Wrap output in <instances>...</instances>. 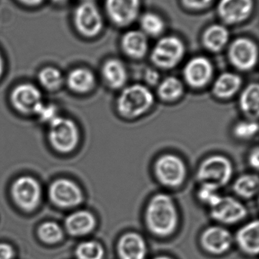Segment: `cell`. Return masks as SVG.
Returning <instances> with one entry per match:
<instances>
[{"mask_svg": "<svg viewBox=\"0 0 259 259\" xmlns=\"http://www.w3.org/2000/svg\"><path fill=\"white\" fill-rule=\"evenodd\" d=\"M200 243L204 250L214 255L228 252L232 247L234 237L226 228L211 226L206 228L200 237Z\"/></svg>", "mask_w": 259, "mask_h": 259, "instance_id": "obj_11", "label": "cell"}, {"mask_svg": "<svg viewBox=\"0 0 259 259\" xmlns=\"http://www.w3.org/2000/svg\"><path fill=\"white\" fill-rule=\"evenodd\" d=\"M236 243L243 253L255 256L259 252V222L252 221L238 230L235 236Z\"/></svg>", "mask_w": 259, "mask_h": 259, "instance_id": "obj_18", "label": "cell"}, {"mask_svg": "<svg viewBox=\"0 0 259 259\" xmlns=\"http://www.w3.org/2000/svg\"><path fill=\"white\" fill-rule=\"evenodd\" d=\"M35 114L39 117L41 121L48 123L49 124L53 120L59 117L57 115V110L55 106H52V105H44V103L39 106Z\"/></svg>", "mask_w": 259, "mask_h": 259, "instance_id": "obj_34", "label": "cell"}, {"mask_svg": "<svg viewBox=\"0 0 259 259\" xmlns=\"http://www.w3.org/2000/svg\"><path fill=\"white\" fill-rule=\"evenodd\" d=\"M212 64L203 56L195 57L189 61L183 69V77L189 86L201 89L209 83L212 78Z\"/></svg>", "mask_w": 259, "mask_h": 259, "instance_id": "obj_13", "label": "cell"}, {"mask_svg": "<svg viewBox=\"0 0 259 259\" xmlns=\"http://www.w3.org/2000/svg\"><path fill=\"white\" fill-rule=\"evenodd\" d=\"M249 163L252 168L258 170L259 166V151L258 148L255 147L251 151L249 155Z\"/></svg>", "mask_w": 259, "mask_h": 259, "instance_id": "obj_39", "label": "cell"}, {"mask_svg": "<svg viewBox=\"0 0 259 259\" xmlns=\"http://www.w3.org/2000/svg\"><path fill=\"white\" fill-rule=\"evenodd\" d=\"M155 103L152 91L142 84H133L123 90L117 101L119 114L126 119H135L149 112Z\"/></svg>", "mask_w": 259, "mask_h": 259, "instance_id": "obj_2", "label": "cell"}, {"mask_svg": "<svg viewBox=\"0 0 259 259\" xmlns=\"http://www.w3.org/2000/svg\"><path fill=\"white\" fill-rule=\"evenodd\" d=\"M230 62L240 71H249L258 62V48L255 42L246 38H239L230 47Z\"/></svg>", "mask_w": 259, "mask_h": 259, "instance_id": "obj_9", "label": "cell"}, {"mask_svg": "<svg viewBox=\"0 0 259 259\" xmlns=\"http://www.w3.org/2000/svg\"><path fill=\"white\" fill-rule=\"evenodd\" d=\"M144 80L147 84L151 86H156L159 84L160 74L156 70L147 69L144 74Z\"/></svg>", "mask_w": 259, "mask_h": 259, "instance_id": "obj_36", "label": "cell"}, {"mask_svg": "<svg viewBox=\"0 0 259 259\" xmlns=\"http://www.w3.org/2000/svg\"><path fill=\"white\" fill-rule=\"evenodd\" d=\"M12 195L15 203L25 211H32L39 205L41 190L36 180L21 177L14 182Z\"/></svg>", "mask_w": 259, "mask_h": 259, "instance_id": "obj_8", "label": "cell"}, {"mask_svg": "<svg viewBox=\"0 0 259 259\" xmlns=\"http://www.w3.org/2000/svg\"><path fill=\"white\" fill-rule=\"evenodd\" d=\"M52 4L56 6H65L69 4L71 0H48Z\"/></svg>", "mask_w": 259, "mask_h": 259, "instance_id": "obj_40", "label": "cell"}, {"mask_svg": "<svg viewBox=\"0 0 259 259\" xmlns=\"http://www.w3.org/2000/svg\"><path fill=\"white\" fill-rule=\"evenodd\" d=\"M185 55V46L179 38L167 36L158 41L152 50L151 59L158 68L168 70L175 68Z\"/></svg>", "mask_w": 259, "mask_h": 259, "instance_id": "obj_6", "label": "cell"}, {"mask_svg": "<svg viewBox=\"0 0 259 259\" xmlns=\"http://www.w3.org/2000/svg\"><path fill=\"white\" fill-rule=\"evenodd\" d=\"M258 131L257 122L253 121H243L237 123L233 129V133L236 138L242 140H251Z\"/></svg>", "mask_w": 259, "mask_h": 259, "instance_id": "obj_32", "label": "cell"}, {"mask_svg": "<svg viewBox=\"0 0 259 259\" xmlns=\"http://www.w3.org/2000/svg\"><path fill=\"white\" fill-rule=\"evenodd\" d=\"M229 32L225 26H210L204 33V46L210 51L217 53L225 48L229 40Z\"/></svg>", "mask_w": 259, "mask_h": 259, "instance_id": "obj_25", "label": "cell"}, {"mask_svg": "<svg viewBox=\"0 0 259 259\" xmlns=\"http://www.w3.org/2000/svg\"><path fill=\"white\" fill-rule=\"evenodd\" d=\"M239 104L242 112L250 119H257L259 112V87L257 83L248 85L240 95Z\"/></svg>", "mask_w": 259, "mask_h": 259, "instance_id": "obj_24", "label": "cell"}, {"mask_svg": "<svg viewBox=\"0 0 259 259\" xmlns=\"http://www.w3.org/2000/svg\"><path fill=\"white\" fill-rule=\"evenodd\" d=\"M154 171L157 180L164 187L176 188L180 187L187 176L185 162L178 155L165 154L155 161Z\"/></svg>", "mask_w": 259, "mask_h": 259, "instance_id": "obj_5", "label": "cell"}, {"mask_svg": "<svg viewBox=\"0 0 259 259\" xmlns=\"http://www.w3.org/2000/svg\"><path fill=\"white\" fill-rule=\"evenodd\" d=\"M105 8L114 24L125 27L133 23L138 17L140 0H106Z\"/></svg>", "mask_w": 259, "mask_h": 259, "instance_id": "obj_14", "label": "cell"}, {"mask_svg": "<svg viewBox=\"0 0 259 259\" xmlns=\"http://www.w3.org/2000/svg\"><path fill=\"white\" fill-rule=\"evenodd\" d=\"M123 51L132 59H139L144 57L149 50L147 36L139 30H130L122 39Z\"/></svg>", "mask_w": 259, "mask_h": 259, "instance_id": "obj_21", "label": "cell"}, {"mask_svg": "<svg viewBox=\"0 0 259 259\" xmlns=\"http://www.w3.org/2000/svg\"><path fill=\"white\" fill-rule=\"evenodd\" d=\"M252 0H220L217 7L219 16L228 24H237L252 13Z\"/></svg>", "mask_w": 259, "mask_h": 259, "instance_id": "obj_17", "label": "cell"}, {"mask_svg": "<svg viewBox=\"0 0 259 259\" xmlns=\"http://www.w3.org/2000/svg\"><path fill=\"white\" fill-rule=\"evenodd\" d=\"M49 196L50 200L60 208H73L83 201L80 187L67 179L55 181L49 189Z\"/></svg>", "mask_w": 259, "mask_h": 259, "instance_id": "obj_10", "label": "cell"}, {"mask_svg": "<svg viewBox=\"0 0 259 259\" xmlns=\"http://www.w3.org/2000/svg\"><path fill=\"white\" fill-rule=\"evenodd\" d=\"M259 179L258 175H243L234 182L233 189L237 196L244 199H252L258 193Z\"/></svg>", "mask_w": 259, "mask_h": 259, "instance_id": "obj_27", "label": "cell"}, {"mask_svg": "<svg viewBox=\"0 0 259 259\" xmlns=\"http://www.w3.org/2000/svg\"><path fill=\"white\" fill-rule=\"evenodd\" d=\"M67 84L71 91L79 94L89 92L95 85L94 74L87 68H78L68 73Z\"/></svg>", "mask_w": 259, "mask_h": 259, "instance_id": "obj_23", "label": "cell"}, {"mask_svg": "<svg viewBox=\"0 0 259 259\" xmlns=\"http://www.w3.org/2000/svg\"><path fill=\"white\" fill-rule=\"evenodd\" d=\"M102 75L111 89H120L127 80V71L124 64L117 59L106 61L102 67Z\"/></svg>", "mask_w": 259, "mask_h": 259, "instance_id": "obj_22", "label": "cell"}, {"mask_svg": "<svg viewBox=\"0 0 259 259\" xmlns=\"http://www.w3.org/2000/svg\"><path fill=\"white\" fill-rule=\"evenodd\" d=\"M71 24L75 31L81 37L94 39L103 30V17L95 3L81 2L73 9Z\"/></svg>", "mask_w": 259, "mask_h": 259, "instance_id": "obj_4", "label": "cell"}, {"mask_svg": "<svg viewBox=\"0 0 259 259\" xmlns=\"http://www.w3.org/2000/svg\"><path fill=\"white\" fill-rule=\"evenodd\" d=\"M40 83L46 89L53 91L59 89L63 82V76L57 68L47 67L40 71L38 75Z\"/></svg>", "mask_w": 259, "mask_h": 259, "instance_id": "obj_29", "label": "cell"}, {"mask_svg": "<svg viewBox=\"0 0 259 259\" xmlns=\"http://www.w3.org/2000/svg\"><path fill=\"white\" fill-rule=\"evenodd\" d=\"M142 32L147 36H158L164 31V21L159 15L154 13H146L140 20Z\"/></svg>", "mask_w": 259, "mask_h": 259, "instance_id": "obj_28", "label": "cell"}, {"mask_svg": "<svg viewBox=\"0 0 259 259\" xmlns=\"http://www.w3.org/2000/svg\"><path fill=\"white\" fill-rule=\"evenodd\" d=\"M247 215L246 206L231 196H222L217 205L211 208L214 220L224 225H234L244 220Z\"/></svg>", "mask_w": 259, "mask_h": 259, "instance_id": "obj_12", "label": "cell"}, {"mask_svg": "<svg viewBox=\"0 0 259 259\" xmlns=\"http://www.w3.org/2000/svg\"><path fill=\"white\" fill-rule=\"evenodd\" d=\"M67 231L72 236H85L94 231L96 219L88 211H79L70 214L65 220Z\"/></svg>", "mask_w": 259, "mask_h": 259, "instance_id": "obj_20", "label": "cell"}, {"mask_svg": "<svg viewBox=\"0 0 259 259\" xmlns=\"http://www.w3.org/2000/svg\"><path fill=\"white\" fill-rule=\"evenodd\" d=\"M144 221L153 235L167 237L174 234L179 224V214L171 196L161 193L152 196L146 206Z\"/></svg>", "mask_w": 259, "mask_h": 259, "instance_id": "obj_1", "label": "cell"}, {"mask_svg": "<svg viewBox=\"0 0 259 259\" xmlns=\"http://www.w3.org/2000/svg\"><path fill=\"white\" fill-rule=\"evenodd\" d=\"M14 256V250L10 245L0 243V259H12Z\"/></svg>", "mask_w": 259, "mask_h": 259, "instance_id": "obj_38", "label": "cell"}, {"mask_svg": "<svg viewBox=\"0 0 259 259\" xmlns=\"http://www.w3.org/2000/svg\"><path fill=\"white\" fill-rule=\"evenodd\" d=\"M38 235L42 241L47 243H55L62 240V229L55 222H45L42 224L38 230Z\"/></svg>", "mask_w": 259, "mask_h": 259, "instance_id": "obj_31", "label": "cell"}, {"mask_svg": "<svg viewBox=\"0 0 259 259\" xmlns=\"http://www.w3.org/2000/svg\"><path fill=\"white\" fill-rule=\"evenodd\" d=\"M78 259H103L104 249L100 243L86 241L79 245L76 252Z\"/></svg>", "mask_w": 259, "mask_h": 259, "instance_id": "obj_30", "label": "cell"}, {"mask_svg": "<svg viewBox=\"0 0 259 259\" xmlns=\"http://www.w3.org/2000/svg\"><path fill=\"white\" fill-rule=\"evenodd\" d=\"M153 259H173L170 257L166 256V255H160V256L155 257Z\"/></svg>", "mask_w": 259, "mask_h": 259, "instance_id": "obj_42", "label": "cell"}, {"mask_svg": "<svg viewBox=\"0 0 259 259\" xmlns=\"http://www.w3.org/2000/svg\"><path fill=\"white\" fill-rule=\"evenodd\" d=\"M222 196L218 193V190L211 187L200 186L198 192V198L202 203L208 205L210 208L218 203Z\"/></svg>", "mask_w": 259, "mask_h": 259, "instance_id": "obj_33", "label": "cell"}, {"mask_svg": "<svg viewBox=\"0 0 259 259\" xmlns=\"http://www.w3.org/2000/svg\"><path fill=\"white\" fill-rule=\"evenodd\" d=\"M233 174L234 166L229 158L225 155H213L199 164L196 179L200 186L218 190L231 181Z\"/></svg>", "mask_w": 259, "mask_h": 259, "instance_id": "obj_3", "label": "cell"}, {"mask_svg": "<svg viewBox=\"0 0 259 259\" xmlns=\"http://www.w3.org/2000/svg\"><path fill=\"white\" fill-rule=\"evenodd\" d=\"M183 93V84L176 77H166L158 84V97L164 102L176 101L181 98Z\"/></svg>", "mask_w": 259, "mask_h": 259, "instance_id": "obj_26", "label": "cell"}, {"mask_svg": "<svg viewBox=\"0 0 259 259\" xmlns=\"http://www.w3.org/2000/svg\"><path fill=\"white\" fill-rule=\"evenodd\" d=\"M117 252L120 259H145L147 244L141 234L128 232L119 239Z\"/></svg>", "mask_w": 259, "mask_h": 259, "instance_id": "obj_16", "label": "cell"}, {"mask_svg": "<svg viewBox=\"0 0 259 259\" xmlns=\"http://www.w3.org/2000/svg\"><path fill=\"white\" fill-rule=\"evenodd\" d=\"M14 107L23 113H34L42 104L41 92L31 84H21L13 90L11 96Z\"/></svg>", "mask_w": 259, "mask_h": 259, "instance_id": "obj_15", "label": "cell"}, {"mask_svg": "<svg viewBox=\"0 0 259 259\" xmlns=\"http://www.w3.org/2000/svg\"><path fill=\"white\" fill-rule=\"evenodd\" d=\"M242 86V78L238 74L225 72L220 74L212 87L214 97L220 100H229L236 95Z\"/></svg>", "mask_w": 259, "mask_h": 259, "instance_id": "obj_19", "label": "cell"}, {"mask_svg": "<svg viewBox=\"0 0 259 259\" xmlns=\"http://www.w3.org/2000/svg\"><path fill=\"white\" fill-rule=\"evenodd\" d=\"M49 125V140L56 150L67 153L76 148L79 142V130L71 120L57 117Z\"/></svg>", "mask_w": 259, "mask_h": 259, "instance_id": "obj_7", "label": "cell"}, {"mask_svg": "<svg viewBox=\"0 0 259 259\" xmlns=\"http://www.w3.org/2000/svg\"><path fill=\"white\" fill-rule=\"evenodd\" d=\"M5 62L4 58H3V53L0 50V77L3 75V71H4Z\"/></svg>", "mask_w": 259, "mask_h": 259, "instance_id": "obj_41", "label": "cell"}, {"mask_svg": "<svg viewBox=\"0 0 259 259\" xmlns=\"http://www.w3.org/2000/svg\"><path fill=\"white\" fill-rule=\"evenodd\" d=\"M17 4L27 9H36L42 7L48 0H14Z\"/></svg>", "mask_w": 259, "mask_h": 259, "instance_id": "obj_35", "label": "cell"}, {"mask_svg": "<svg viewBox=\"0 0 259 259\" xmlns=\"http://www.w3.org/2000/svg\"><path fill=\"white\" fill-rule=\"evenodd\" d=\"M187 7L192 9H202L207 7L212 0H182Z\"/></svg>", "mask_w": 259, "mask_h": 259, "instance_id": "obj_37", "label": "cell"}]
</instances>
